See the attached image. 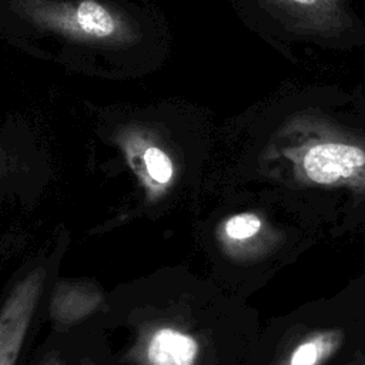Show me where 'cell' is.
<instances>
[{
	"mask_svg": "<svg viewBox=\"0 0 365 365\" xmlns=\"http://www.w3.org/2000/svg\"><path fill=\"white\" fill-rule=\"evenodd\" d=\"M264 158L311 188H365V135L322 114L302 111L287 118Z\"/></svg>",
	"mask_w": 365,
	"mask_h": 365,
	"instance_id": "6da1fadb",
	"label": "cell"
},
{
	"mask_svg": "<svg viewBox=\"0 0 365 365\" xmlns=\"http://www.w3.org/2000/svg\"><path fill=\"white\" fill-rule=\"evenodd\" d=\"M101 301L100 292L88 285L60 282L51 299V317L57 324L70 325L96 311Z\"/></svg>",
	"mask_w": 365,
	"mask_h": 365,
	"instance_id": "52a82bcc",
	"label": "cell"
},
{
	"mask_svg": "<svg viewBox=\"0 0 365 365\" xmlns=\"http://www.w3.org/2000/svg\"><path fill=\"white\" fill-rule=\"evenodd\" d=\"M346 342L342 327H321L309 329L279 351L274 365H327Z\"/></svg>",
	"mask_w": 365,
	"mask_h": 365,
	"instance_id": "5b68a950",
	"label": "cell"
},
{
	"mask_svg": "<svg viewBox=\"0 0 365 365\" xmlns=\"http://www.w3.org/2000/svg\"><path fill=\"white\" fill-rule=\"evenodd\" d=\"M46 271L34 268L20 279L0 307V365H14L43 292Z\"/></svg>",
	"mask_w": 365,
	"mask_h": 365,
	"instance_id": "3957f363",
	"label": "cell"
},
{
	"mask_svg": "<svg viewBox=\"0 0 365 365\" xmlns=\"http://www.w3.org/2000/svg\"><path fill=\"white\" fill-rule=\"evenodd\" d=\"M287 29L318 37H339L352 29L346 0H259Z\"/></svg>",
	"mask_w": 365,
	"mask_h": 365,
	"instance_id": "7a4b0ae2",
	"label": "cell"
},
{
	"mask_svg": "<svg viewBox=\"0 0 365 365\" xmlns=\"http://www.w3.org/2000/svg\"><path fill=\"white\" fill-rule=\"evenodd\" d=\"M135 352L144 365H194L200 344L178 328L157 327L144 335Z\"/></svg>",
	"mask_w": 365,
	"mask_h": 365,
	"instance_id": "277c9868",
	"label": "cell"
},
{
	"mask_svg": "<svg viewBox=\"0 0 365 365\" xmlns=\"http://www.w3.org/2000/svg\"><path fill=\"white\" fill-rule=\"evenodd\" d=\"M125 153L145 197L150 201L164 197L174 184L175 177V168L170 155L157 145L137 143H130Z\"/></svg>",
	"mask_w": 365,
	"mask_h": 365,
	"instance_id": "8992f818",
	"label": "cell"
},
{
	"mask_svg": "<svg viewBox=\"0 0 365 365\" xmlns=\"http://www.w3.org/2000/svg\"><path fill=\"white\" fill-rule=\"evenodd\" d=\"M267 221L257 212L242 211L230 215L218 230L220 241L231 252H248L267 234Z\"/></svg>",
	"mask_w": 365,
	"mask_h": 365,
	"instance_id": "ba28073f",
	"label": "cell"
},
{
	"mask_svg": "<svg viewBox=\"0 0 365 365\" xmlns=\"http://www.w3.org/2000/svg\"><path fill=\"white\" fill-rule=\"evenodd\" d=\"M76 24L86 34L108 37L115 31V21L111 13L94 0H83L76 9Z\"/></svg>",
	"mask_w": 365,
	"mask_h": 365,
	"instance_id": "9c48e42d",
	"label": "cell"
},
{
	"mask_svg": "<svg viewBox=\"0 0 365 365\" xmlns=\"http://www.w3.org/2000/svg\"><path fill=\"white\" fill-rule=\"evenodd\" d=\"M43 365H60V359L56 355H51Z\"/></svg>",
	"mask_w": 365,
	"mask_h": 365,
	"instance_id": "30bf717a",
	"label": "cell"
},
{
	"mask_svg": "<svg viewBox=\"0 0 365 365\" xmlns=\"http://www.w3.org/2000/svg\"><path fill=\"white\" fill-rule=\"evenodd\" d=\"M349 365H365V358H364V359H361V361H358V362H354V364H349Z\"/></svg>",
	"mask_w": 365,
	"mask_h": 365,
	"instance_id": "8fae6325",
	"label": "cell"
}]
</instances>
